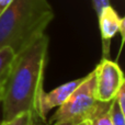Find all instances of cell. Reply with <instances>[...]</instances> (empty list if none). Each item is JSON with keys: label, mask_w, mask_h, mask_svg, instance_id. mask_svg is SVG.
Masks as SVG:
<instances>
[{"label": "cell", "mask_w": 125, "mask_h": 125, "mask_svg": "<svg viewBox=\"0 0 125 125\" xmlns=\"http://www.w3.org/2000/svg\"><path fill=\"white\" fill-rule=\"evenodd\" d=\"M48 42V36L43 34L15 54L3 84L1 122H8L23 112H31L35 119H40V99L44 93Z\"/></svg>", "instance_id": "6da1fadb"}, {"label": "cell", "mask_w": 125, "mask_h": 125, "mask_svg": "<svg viewBox=\"0 0 125 125\" xmlns=\"http://www.w3.org/2000/svg\"><path fill=\"white\" fill-rule=\"evenodd\" d=\"M54 17L48 0H13L0 14V48L18 54L45 34Z\"/></svg>", "instance_id": "7a4b0ae2"}, {"label": "cell", "mask_w": 125, "mask_h": 125, "mask_svg": "<svg viewBox=\"0 0 125 125\" xmlns=\"http://www.w3.org/2000/svg\"><path fill=\"white\" fill-rule=\"evenodd\" d=\"M95 98L94 71L89 73L69 98L58 106L48 121L50 125H75L88 121L99 106Z\"/></svg>", "instance_id": "3957f363"}, {"label": "cell", "mask_w": 125, "mask_h": 125, "mask_svg": "<svg viewBox=\"0 0 125 125\" xmlns=\"http://www.w3.org/2000/svg\"><path fill=\"white\" fill-rule=\"evenodd\" d=\"M95 98L100 102H110L114 99L119 89L125 83L123 71L119 64L110 58L102 57L94 68Z\"/></svg>", "instance_id": "277c9868"}, {"label": "cell", "mask_w": 125, "mask_h": 125, "mask_svg": "<svg viewBox=\"0 0 125 125\" xmlns=\"http://www.w3.org/2000/svg\"><path fill=\"white\" fill-rule=\"evenodd\" d=\"M98 21H99V29L101 33L103 57L109 58L111 41L117 33H120L122 37L121 48H120V51H122L125 37V19L123 17H120L115 9L110 4L104 7L101 10V12L98 15Z\"/></svg>", "instance_id": "5b68a950"}, {"label": "cell", "mask_w": 125, "mask_h": 125, "mask_svg": "<svg viewBox=\"0 0 125 125\" xmlns=\"http://www.w3.org/2000/svg\"><path fill=\"white\" fill-rule=\"evenodd\" d=\"M84 77L71 80L57 88L53 89L50 92H44L40 99V119L46 121V114L52 109L61 106L69 98V95L77 89V87L82 82Z\"/></svg>", "instance_id": "8992f818"}, {"label": "cell", "mask_w": 125, "mask_h": 125, "mask_svg": "<svg viewBox=\"0 0 125 125\" xmlns=\"http://www.w3.org/2000/svg\"><path fill=\"white\" fill-rule=\"evenodd\" d=\"M14 57L15 53L10 47L0 48V87L3 86L8 79Z\"/></svg>", "instance_id": "52a82bcc"}, {"label": "cell", "mask_w": 125, "mask_h": 125, "mask_svg": "<svg viewBox=\"0 0 125 125\" xmlns=\"http://www.w3.org/2000/svg\"><path fill=\"white\" fill-rule=\"evenodd\" d=\"M111 103L112 101L100 102L95 112L88 120L89 125H113L110 117V112H109Z\"/></svg>", "instance_id": "ba28073f"}, {"label": "cell", "mask_w": 125, "mask_h": 125, "mask_svg": "<svg viewBox=\"0 0 125 125\" xmlns=\"http://www.w3.org/2000/svg\"><path fill=\"white\" fill-rule=\"evenodd\" d=\"M0 125H35V116L31 112H23L8 122H1Z\"/></svg>", "instance_id": "9c48e42d"}, {"label": "cell", "mask_w": 125, "mask_h": 125, "mask_svg": "<svg viewBox=\"0 0 125 125\" xmlns=\"http://www.w3.org/2000/svg\"><path fill=\"white\" fill-rule=\"evenodd\" d=\"M109 112H110V117L113 125H125V113L122 112L114 99L112 100Z\"/></svg>", "instance_id": "30bf717a"}, {"label": "cell", "mask_w": 125, "mask_h": 125, "mask_svg": "<svg viewBox=\"0 0 125 125\" xmlns=\"http://www.w3.org/2000/svg\"><path fill=\"white\" fill-rule=\"evenodd\" d=\"M114 100L119 105V108L122 110V112L125 113V83L119 89L117 93L114 97Z\"/></svg>", "instance_id": "8fae6325"}, {"label": "cell", "mask_w": 125, "mask_h": 125, "mask_svg": "<svg viewBox=\"0 0 125 125\" xmlns=\"http://www.w3.org/2000/svg\"><path fill=\"white\" fill-rule=\"evenodd\" d=\"M93 8L97 13V15H99V13L101 12V10L106 6H110V0H92Z\"/></svg>", "instance_id": "7c38bea8"}, {"label": "cell", "mask_w": 125, "mask_h": 125, "mask_svg": "<svg viewBox=\"0 0 125 125\" xmlns=\"http://www.w3.org/2000/svg\"><path fill=\"white\" fill-rule=\"evenodd\" d=\"M13 0H0V14L11 4Z\"/></svg>", "instance_id": "4fadbf2b"}, {"label": "cell", "mask_w": 125, "mask_h": 125, "mask_svg": "<svg viewBox=\"0 0 125 125\" xmlns=\"http://www.w3.org/2000/svg\"><path fill=\"white\" fill-rule=\"evenodd\" d=\"M2 94H3V86L0 87V105H1V101H2Z\"/></svg>", "instance_id": "5bb4252c"}, {"label": "cell", "mask_w": 125, "mask_h": 125, "mask_svg": "<svg viewBox=\"0 0 125 125\" xmlns=\"http://www.w3.org/2000/svg\"><path fill=\"white\" fill-rule=\"evenodd\" d=\"M75 125H89V123H88V121H82V122H80V123H77Z\"/></svg>", "instance_id": "9a60e30c"}, {"label": "cell", "mask_w": 125, "mask_h": 125, "mask_svg": "<svg viewBox=\"0 0 125 125\" xmlns=\"http://www.w3.org/2000/svg\"><path fill=\"white\" fill-rule=\"evenodd\" d=\"M35 125H36V124H35Z\"/></svg>", "instance_id": "2e32d148"}]
</instances>
